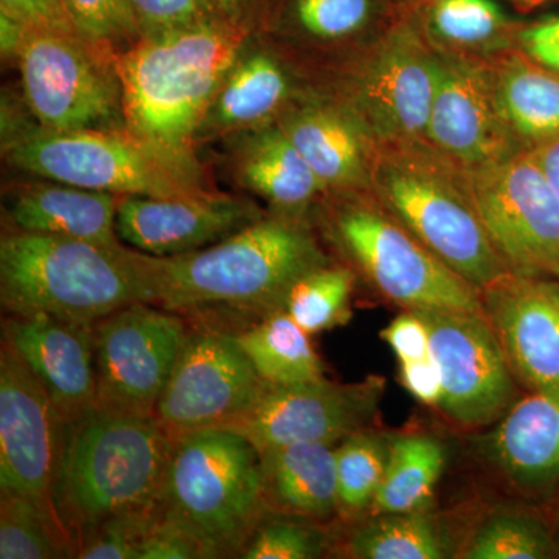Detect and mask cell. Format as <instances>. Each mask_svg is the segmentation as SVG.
I'll list each match as a JSON object with an SVG mask.
<instances>
[{
	"instance_id": "obj_1",
	"label": "cell",
	"mask_w": 559,
	"mask_h": 559,
	"mask_svg": "<svg viewBox=\"0 0 559 559\" xmlns=\"http://www.w3.org/2000/svg\"><path fill=\"white\" fill-rule=\"evenodd\" d=\"M143 301L180 318L242 316L253 322L283 310L297 280L329 260L301 218L261 216L226 240L171 257L131 249Z\"/></svg>"
},
{
	"instance_id": "obj_2",
	"label": "cell",
	"mask_w": 559,
	"mask_h": 559,
	"mask_svg": "<svg viewBox=\"0 0 559 559\" xmlns=\"http://www.w3.org/2000/svg\"><path fill=\"white\" fill-rule=\"evenodd\" d=\"M248 22L143 35L116 53L124 127L179 159L198 162L202 120L250 43Z\"/></svg>"
},
{
	"instance_id": "obj_3",
	"label": "cell",
	"mask_w": 559,
	"mask_h": 559,
	"mask_svg": "<svg viewBox=\"0 0 559 559\" xmlns=\"http://www.w3.org/2000/svg\"><path fill=\"white\" fill-rule=\"evenodd\" d=\"M171 444L154 414L94 406L68 425L55 503L76 554L103 522L156 507Z\"/></svg>"
},
{
	"instance_id": "obj_4",
	"label": "cell",
	"mask_w": 559,
	"mask_h": 559,
	"mask_svg": "<svg viewBox=\"0 0 559 559\" xmlns=\"http://www.w3.org/2000/svg\"><path fill=\"white\" fill-rule=\"evenodd\" d=\"M369 190L382 209L480 293L510 274L481 223L468 171L428 140L374 143Z\"/></svg>"
},
{
	"instance_id": "obj_5",
	"label": "cell",
	"mask_w": 559,
	"mask_h": 559,
	"mask_svg": "<svg viewBox=\"0 0 559 559\" xmlns=\"http://www.w3.org/2000/svg\"><path fill=\"white\" fill-rule=\"evenodd\" d=\"M156 510L164 524L197 540L205 559L240 557L267 511L260 452L229 429L173 437Z\"/></svg>"
},
{
	"instance_id": "obj_6",
	"label": "cell",
	"mask_w": 559,
	"mask_h": 559,
	"mask_svg": "<svg viewBox=\"0 0 559 559\" xmlns=\"http://www.w3.org/2000/svg\"><path fill=\"white\" fill-rule=\"evenodd\" d=\"M0 301L9 316L95 323L143 301L131 248L14 230L0 241Z\"/></svg>"
},
{
	"instance_id": "obj_7",
	"label": "cell",
	"mask_w": 559,
	"mask_h": 559,
	"mask_svg": "<svg viewBox=\"0 0 559 559\" xmlns=\"http://www.w3.org/2000/svg\"><path fill=\"white\" fill-rule=\"evenodd\" d=\"M3 151L22 171L120 198L194 197L212 190L200 162L171 156L127 127L69 132L36 128Z\"/></svg>"
},
{
	"instance_id": "obj_8",
	"label": "cell",
	"mask_w": 559,
	"mask_h": 559,
	"mask_svg": "<svg viewBox=\"0 0 559 559\" xmlns=\"http://www.w3.org/2000/svg\"><path fill=\"white\" fill-rule=\"evenodd\" d=\"M340 193L323 230L367 282L404 310L484 312L480 290L433 255L373 197Z\"/></svg>"
},
{
	"instance_id": "obj_9",
	"label": "cell",
	"mask_w": 559,
	"mask_h": 559,
	"mask_svg": "<svg viewBox=\"0 0 559 559\" xmlns=\"http://www.w3.org/2000/svg\"><path fill=\"white\" fill-rule=\"evenodd\" d=\"M16 62L25 106L39 130L124 127L114 51L75 32L28 28Z\"/></svg>"
},
{
	"instance_id": "obj_10",
	"label": "cell",
	"mask_w": 559,
	"mask_h": 559,
	"mask_svg": "<svg viewBox=\"0 0 559 559\" xmlns=\"http://www.w3.org/2000/svg\"><path fill=\"white\" fill-rule=\"evenodd\" d=\"M468 175L481 223L511 274L559 280V197L530 151Z\"/></svg>"
},
{
	"instance_id": "obj_11",
	"label": "cell",
	"mask_w": 559,
	"mask_h": 559,
	"mask_svg": "<svg viewBox=\"0 0 559 559\" xmlns=\"http://www.w3.org/2000/svg\"><path fill=\"white\" fill-rule=\"evenodd\" d=\"M385 380H326L293 385L264 384L248 409L223 429L234 430L263 454L294 443L340 444L352 433L369 429L380 412Z\"/></svg>"
},
{
	"instance_id": "obj_12",
	"label": "cell",
	"mask_w": 559,
	"mask_h": 559,
	"mask_svg": "<svg viewBox=\"0 0 559 559\" xmlns=\"http://www.w3.org/2000/svg\"><path fill=\"white\" fill-rule=\"evenodd\" d=\"M66 428L68 423L47 390L20 353L2 337L0 492L31 499L58 520L61 516L55 503V487Z\"/></svg>"
},
{
	"instance_id": "obj_13",
	"label": "cell",
	"mask_w": 559,
	"mask_h": 559,
	"mask_svg": "<svg viewBox=\"0 0 559 559\" xmlns=\"http://www.w3.org/2000/svg\"><path fill=\"white\" fill-rule=\"evenodd\" d=\"M189 333L183 318L145 301L95 322V406L154 414Z\"/></svg>"
},
{
	"instance_id": "obj_14",
	"label": "cell",
	"mask_w": 559,
	"mask_h": 559,
	"mask_svg": "<svg viewBox=\"0 0 559 559\" xmlns=\"http://www.w3.org/2000/svg\"><path fill=\"white\" fill-rule=\"evenodd\" d=\"M439 366V409L466 429H487L518 400V380L484 312L415 310Z\"/></svg>"
},
{
	"instance_id": "obj_15",
	"label": "cell",
	"mask_w": 559,
	"mask_h": 559,
	"mask_svg": "<svg viewBox=\"0 0 559 559\" xmlns=\"http://www.w3.org/2000/svg\"><path fill=\"white\" fill-rule=\"evenodd\" d=\"M264 384L234 331L204 325L187 336L154 415L173 437L221 428L248 409Z\"/></svg>"
},
{
	"instance_id": "obj_16",
	"label": "cell",
	"mask_w": 559,
	"mask_h": 559,
	"mask_svg": "<svg viewBox=\"0 0 559 559\" xmlns=\"http://www.w3.org/2000/svg\"><path fill=\"white\" fill-rule=\"evenodd\" d=\"M440 73L441 58L418 33L396 28L360 66L347 106L374 143L426 140Z\"/></svg>"
},
{
	"instance_id": "obj_17",
	"label": "cell",
	"mask_w": 559,
	"mask_h": 559,
	"mask_svg": "<svg viewBox=\"0 0 559 559\" xmlns=\"http://www.w3.org/2000/svg\"><path fill=\"white\" fill-rule=\"evenodd\" d=\"M426 140L466 171L525 151L500 114L492 72L455 58H441Z\"/></svg>"
},
{
	"instance_id": "obj_18",
	"label": "cell",
	"mask_w": 559,
	"mask_h": 559,
	"mask_svg": "<svg viewBox=\"0 0 559 559\" xmlns=\"http://www.w3.org/2000/svg\"><path fill=\"white\" fill-rule=\"evenodd\" d=\"M480 296L518 382L530 392H559V280L510 272Z\"/></svg>"
},
{
	"instance_id": "obj_19",
	"label": "cell",
	"mask_w": 559,
	"mask_h": 559,
	"mask_svg": "<svg viewBox=\"0 0 559 559\" xmlns=\"http://www.w3.org/2000/svg\"><path fill=\"white\" fill-rule=\"evenodd\" d=\"M260 218L253 202L215 190L179 198L121 197L117 234L128 248L171 257L226 240Z\"/></svg>"
},
{
	"instance_id": "obj_20",
	"label": "cell",
	"mask_w": 559,
	"mask_h": 559,
	"mask_svg": "<svg viewBox=\"0 0 559 559\" xmlns=\"http://www.w3.org/2000/svg\"><path fill=\"white\" fill-rule=\"evenodd\" d=\"M2 336L31 367L68 425L95 406L94 323L49 314L9 316Z\"/></svg>"
},
{
	"instance_id": "obj_21",
	"label": "cell",
	"mask_w": 559,
	"mask_h": 559,
	"mask_svg": "<svg viewBox=\"0 0 559 559\" xmlns=\"http://www.w3.org/2000/svg\"><path fill=\"white\" fill-rule=\"evenodd\" d=\"M479 437L485 460L511 485L546 491L559 484V392H530Z\"/></svg>"
},
{
	"instance_id": "obj_22",
	"label": "cell",
	"mask_w": 559,
	"mask_h": 559,
	"mask_svg": "<svg viewBox=\"0 0 559 559\" xmlns=\"http://www.w3.org/2000/svg\"><path fill=\"white\" fill-rule=\"evenodd\" d=\"M326 191L369 189L374 140L347 105L311 103L277 120Z\"/></svg>"
},
{
	"instance_id": "obj_23",
	"label": "cell",
	"mask_w": 559,
	"mask_h": 559,
	"mask_svg": "<svg viewBox=\"0 0 559 559\" xmlns=\"http://www.w3.org/2000/svg\"><path fill=\"white\" fill-rule=\"evenodd\" d=\"M290 92L293 84L283 62L250 40L221 83L198 131L197 145L275 123L285 114Z\"/></svg>"
},
{
	"instance_id": "obj_24",
	"label": "cell",
	"mask_w": 559,
	"mask_h": 559,
	"mask_svg": "<svg viewBox=\"0 0 559 559\" xmlns=\"http://www.w3.org/2000/svg\"><path fill=\"white\" fill-rule=\"evenodd\" d=\"M230 140H235V179L266 201L277 215L300 218L316 198L326 191L277 121Z\"/></svg>"
},
{
	"instance_id": "obj_25",
	"label": "cell",
	"mask_w": 559,
	"mask_h": 559,
	"mask_svg": "<svg viewBox=\"0 0 559 559\" xmlns=\"http://www.w3.org/2000/svg\"><path fill=\"white\" fill-rule=\"evenodd\" d=\"M119 200L106 191L46 179L17 191L9 215L16 230L119 248Z\"/></svg>"
},
{
	"instance_id": "obj_26",
	"label": "cell",
	"mask_w": 559,
	"mask_h": 559,
	"mask_svg": "<svg viewBox=\"0 0 559 559\" xmlns=\"http://www.w3.org/2000/svg\"><path fill=\"white\" fill-rule=\"evenodd\" d=\"M336 447L294 443L260 454L267 510L314 522L340 514Z\"/></svg>"
},
{
	"instance_id": "obj_27",
	"label": "cell",
	"mask_w": 559,
	"mask_h": 559,
	"mask_svg": "<svg viewBox=\"0 0 559 559\" xmlns=\"http://www.w3.org/2000/svg\"><path fill=\"white\" fill-rule=\"evenodd\" d=\"M503 121L522 148L559 135V73L536 62L511 60L492 72Z\"/></svg>"
},
{
	"instance_id": "obj_28",
	"label": "cell",
	"mask_w": 559,
	"mask_h": 559,
	"mask_svg": "<svg viewBox=\"0 0 559 559\" xmlns=\"http://www.w3.org/2000/svg\"><path fill=\"white\" fill-rule=\"evenodd\" d=\"M234 333L257 373L267 384L293 385L325 378L310 334L285 310L272 312Z\"/></svg>"
},
{
	"instance_id": "obj_29",
	"label": "cell",
	"mask_w": 559,
	"mask_h": 559,
	"mask_svg": "<svg viewBox=\"0 0 559 559\" xmlns=\"http://www.w3.org/2000/svg\"><path fill=\"white\" fill-rule=\"evenodd\" d=\"M444 462L443 444L426 433L390 440L388 468L370 514L429 510Z\"/></svg>"
},
{
	"instance_id": "obj_30",
	"label": "cell",
	"mask_w": 559,
	"mask_h": 559,
	"mask_svg": "<svg viewBox=\"0 0 559 559\" xmlns=\"http://www.w3.org/2000/svg\"><path fill=\"white\" fill-rule=\"evenodd\" d=\"M345 557L356 559H441L450 540L429 510L373 514L349 533Z\"/></svg>"
},
{
	"instance_id": "obj_31",
	"label": "cell",
	"mask_w": 559,
	"mask_h": 559,
	"mask_svg": "<svg viewBox=\"0 0 559 559\" xmlns=\"http://www.w3.org/2000/svg\"><path fill=\"white\" fill-rule=\"evenodd\" d=\"M554 536L540 518L518 509L492 510L460 546L463 559H547L557 555Z\"/></svg>"
},
{
	"instance_id": "obj_32",
	"label": "cell",
	"mask_w": 559,
	"mask_h": 559,
	"mask_svg": "<svg viewBox=\"0 0 559 559\" xmlns=\"http://www.w3.org/2000/svg\"><path fill=\"white\" fill-rule=\"evenodd\" d=\"M76 558V546L64 522L38 503L0 492V558Z\"/></svg>"
},
{
	"instance_id": "obj_33",
	"label": "cell",
	"mask_w": 559,
	"mask_h": 559,
	"mask_svg": "<svg viewBox=\"0 0 559 559\" xmlns=\"http://www.w3.org/2000/svg\"><path fill=\"white\" fill-rule=\"evenodd\" d=\"M390 440L369 429L352 433L336 447L337 511L355 522L370 513L384 479Z\"/></svg>"
},
{
	"instance_id": "obj_34",
	"label": "cell",
	"mask_w": 559,
	"mask_h": 559,
	"mask_svg": "<svg viewBox=\"0 0 559 559\" xmlns=\"http://www.w3.org/2000/svg\"><path fill=\"white\" fill-rule=\"evenodd\" d=\"M353 286L355 272L326 264L294 283L283 310L310 336L337 329L352 319Z\"/></svg>"
},
{
	"instance_id": "obj_35",
	"label": "cell",
	"mask_w": 559,
	"mask_h": 559,
	"mask_svg": "<svg viewBox=\"0 0 559 559\" xmlns=\"http://www.w3.org/2000/svg\"><path fill=\"white\" fill-rule=\"evenodd\" d=\"M253 0H130L140 36L218 22H248Z\"/></svg>"
},
{
	"instance_id": "obj_36",
	"label": "cell",
	"mask_w": 559,
	"mask_h": 559,
	"mask_svg": "<svg viewBox=\"0 0 559 559\" xmlns=\"http://www.w3.org/2000/svg\"><path fill=\"white\" fill-rule=\"evenodd\" d=\"M329 535L318 522L301 518H264L257 524L240 557L245 559H312L329 549Z\"/></svg>"
},
{
	"instance_id": "obj_37",
	"label": "cell",
	"mask_w": 559,
	"mask_h": 559,
	"mask_svg": "<svg viewBox=\"0 0 559 559\" xmlns=\"http://www.w3.org/2000/svg\"><path fill=\"white\" fill-rule=\"evenodd\" d=\"M506 25V13L495 0H437L430 11L433 35L451 46H481Z\"/></svg>"
},
{
	"instance_id": "obj_38",
	"label": "cell",
	"mask_w": 559,
	"mask_h": 559,
	"mask_svg": "<svg viewBox=\"0 0 559 559\" xmlns=\"http://www.w3.org/2000/svg\"><path fill=\"white\" fill-rule=\"evenodd\" d=\"M81 38L117 53L140 38L130 0H62Z\"/></svg>"
},
{
	"instance_id": "obj_39",
	"label": "cell",
	"mask_w": 559,
	"mask_h": 559,
	"mask_svg": "<svg viewBox=\"0 0 559 559\" xmlns=\"http://www.w3.org/2000/svg\"><path fill=\"white\" fill-rule=\"evenodd\" d=\"M373 10V0H294V17L301 31L325 40L362 31Z\"/></svg>"
},
{
	"instance_id": "obj_40",
	"label": "cell",
	"mask_w": 559,
	"mask_h": 559,
	"mask_svg": "<svg viewBox=\"0 0 559 559\" xmlns=\"http://www.w3.org/2000/svg\"><path fill=\"white\" fill-rule=\"evenodd\" d=\"M156 521L157 510L154 507L103 522L80 544L76 558L139 559L140 547Z\"/></svg>"
},
{
	"instance_id": "obj_41",
	"label": "cell",
	"mask_w": 559,
	"mask_h": 559,
	"mask_svg": "<svg viewBox=\"0 0 559 559\" xmlns=\"http://www.w3.org/2000/svg\"><path fill=\"white\" fill-rule=\"evenodd\" d=\"M380 337L392 349L400 362L426 358L430 355V340L425 320L415 310H404L381 330Z\"/></svg>"
},
{
	"instance_id": "obj_42",
	"label": "cell",
	"mask_w": 559,
	"mask_h": 559,
	"mask_svg": "<svg viewBox=\"0 0 559 559\" xmlns=\"http://www.w3.org/2000/svg\"><path fill=\"white\" fill-rule=\"evenodd\" d=\"M0 13L31 31L75 32L62 0H0Z\"/></svg>"
},
{
	"instance_id": "obj_43",
	"label": "cell",
	"mask_w": 559,
	"mask_h": 559,
	"mask_svg": "<svg viewBox=\"0 0 559 559\" xmlns=\"http://www.w3.org/2000/svg\"><path fill=\"white\" fill-rule=\"evenodd\" d=\"M204 550L197 540L180 530L164 524L157 516L156 524L140 547L139 559H204Z\"/></svg>"
},
{
	"instance_id": "obj_44",
	"label": "cell",
	"mask_w": 559,
	"mask_h": 559,
	"mask_svg": "<svg viewBox=\"0 0 559 559\" xmlns=\"http://www.w3.org/2000/svg\"><path fill=\"white\" fill-rule=\"evenodd\" d=\"M400 381L419 403L439 407L443 384H441L439 366L432 356L400 362Z\"/></svg>"
},
{
	"instance_id": "obj_45",
	"label": "cell",
	"mask_w": 559,
	"mask_h": 559,
	"mask_svg": "<svg viewBox=\"0 0 559 559\" xmlns=\"http://www.w3.org/2000/svg\"><path fill=\"white\" fill-rule=\"evenodd\" d=\"M521 46L530 60L559 73V17L522 32Z\"/></svg>"
},
{
	"instance_id": "obj_46",
	"label": "cell",
	"mask_w": 559,
	"mask_h": 559,
	"mask_svg": "<svg viewBox=\"0 0 559 559\" xmlns=\"http://www.w3.org/2000/svg\"><path fill=\"white\" fill-rule=\"evenodd\" d=\"M533 159L559 197V135L530 148Z\"/></svg>"
},
{
	"instance_id": "obj_47",
	"label": "cell",
	"mask_w": 559,
	"mask_h": 559,
	"mask_svg": "<svg viewBox=\"0 0 559 559\" xmlns=\"http://www.w3.org/2000/svg\"><path fill=\"white\" fill-rule=\"evenodd\" d=\"M0 27H2V55L7 60L16 61L28 28L2 13H0Z\"/></svg>"
},
{
	"instance_id": "obj_48",
	"label": "cell",
	"mask_w": 559,
	"mask_h": 559,
	"mask_svg": "<svg viewBox=\"0 0 559 559\" xmlns=\"http://www.w3.org/2000/svg\"><path fill=\"white\" fill-rule=\"evenodd\" d=\"M557 547H558V550H559V538H558V544H557Z\"/></svg>"
}]
</instances>
